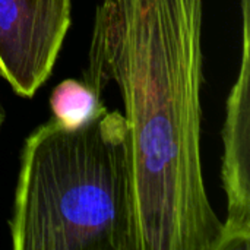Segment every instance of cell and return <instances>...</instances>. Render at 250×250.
Wrapping results in <instances>:
<instances>
[{"label": "cell", "mask_w": 250, "mask_h": 250, "mask_svg": "<svg viewBox=\"0 0 250 250\" xmlns=\"http://www.w3.org/2000/svg\"><path fill=\"white\" fill-rule=\"evenodd\" d=\"M72 0H0V78L31 98L50 78L70 26Z\"/></svg>", "instance_id": "cell-3"}, {"label": "cell", "mask_w": 250, "mask_h": 250, "mask_svg": "<svg viewBox=\"0 0 250 250\" xmlns=\"http://www.w3.org/2000/svg\"><path fill=\"white\" fill-rule=\"evenodd\" d=\"M204 0H101L85 81L114 83L127 149V250H221L202 166Z\"/></svg>", "instance_id": "cell-1"}, {"label": "cell", "mask_w": 250, "mask_h": 250, "mask_svg": "<svg viewBox=\"0 0 250 250\" xmlns=\"http://www.w3.org/2000/svg\"><path fill=\"white\" fill-rule=\"evenodd\" d=\"M13 250H127V149L120 111L69 129L53 117L25 141Z\"/></svg>", "instance_id": "cell-2"}, {"label": "cell", "mask_w": 250, "mask_h": 250, "mask_svg": "<svg viewBox=\"0 0 250 250\" xmlns=\"http://www.w3.org/2000/svg\"><path fill=\"white\" fill-rule=\"evenodd\" d=\"M50 107L53 119L69 129L81 127L107 110L98 95L86 82L66 79L51 92Z\"/></svg>", "instance_id": "cell-5"}, {"label": "cell", "mask_w": 250, "mask_h": 250, "mask_svg": "<svg viewBox=\"0 0 250 250\" xmlns=\"http://www.w3.org/2000/svg\"><path fill=\"white\" fill-rule=\"evenodd\" d=\"M242 63L227 98L221 167L227 196L221 250H250V0H242Z\"/></svg>", "instance_id": "cell-4"}, {"label": "cell", "mask_w": 250, "mask_h": 250, "mask_svg": "<svg viewBox=\"0 0 250 250\" xmlns=\"http://www.w3.org/2000/svg\"><path fill=\"white\" fill-rule=\"evenodd\" d=\"M3 122H4V113H3V110H1V107H0V127H1V125H3Z\"/></svg>", "instance_id": "cell-6"}]
</instances>
